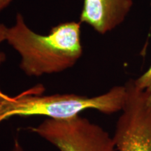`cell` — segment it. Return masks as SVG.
I'll use <instances>...</instances> for the list:
<instances>
[{
    "mask_svg": "<svg viewBox=\"0 0 151 151\" xmlns=\"http://www.w3.org/2000/svg\"><path fill=\"white\" fill-rule=\"evenodd\" d=\"M6 41L20 55V68L29 76L60 73L72 67L83 54L81 22H63L48 35L30 29L20 14L8 28Z\"/></svg>",
    "mask_w": 151,
    "mask_h": 151,
    "instance_id": "1",
    "label": "cell"
},
{
    "mask_svg": "<svg viewBox=\"0 0 151 151\" xmlns=\"http://www.w3.org/2000/svg\"><path fill=\"white\" fill-rule=\"evenodd\" d=\"M43 92V87L37 86L4 100L0 106V123L13 117L35 116L66 120L88 109L112 114L122 110L126 97L125 86H115L104 94L92 97L76 94L42 95Z\"/></svg>",
    "mask_w": 151,
    "mask_h": 151,
    "instance_id": "2",
    "label": "cell"
},
{
    "mask_svg": "<svg viewBox=\"0 0 151 151\" xmlns=\"http://www.w3.org/2000/svg\"><path fill=\"white\" fill-rule=\"evenodd\" d=\"M27 129L60 151H114L116 148L108 132L80 115L66 120L47 118Z\"/></svg>",
    "mask_w": 151,
    "mask_h": 151,
    "instance_id": "3",
    "label": "cell"
},
{
    "mask_svg": "<svg viewBox=\"0 0 151 151\" xmlns=\"http://www.w3.org/2000/svg\"><path fill=\"white\" fill-rule=\"evenodd\" d=\"M113 137L118 151H151V87L140 89L130 80Z\"/></svg>",
    "mask_w": 151,
    "mask_h": 151,
    "instance_id": "4",
    "label": "cell"
},
{
    "mask_svg": "<svg viewBox=\"0 0 151 151\" xmlns=\"http://www.w3.org/2000/svg\"><path fill=\"white\" fill-rule=\"evenodd\" d=\"M132 6V0H83L80 22L104 35L124 21Z\"/></svg>",
    "mask_w": 151,
    "mask_h": 151,
    "instance_id": "5",
    "label": "cell"
},
{
    "mask_svg": "<svg viewBox=\"0 0 151 151\" xmlns=\"http://www.w3.org/2000/svg\"><path fill=\"white\" fill-rule=\"evenodd\" d=\"M134 83L136 86L140 89H146L151 87V65L143 75L134 80Z\"/></svg>",
    "mask_w": 151,
    "mask_h": 151,
    "instance_id": "6",
    "label": "cell"
},
{
    "mask_svg": "<svg viewBox=\"0 0 151 151\" xmlns=\"http://www.w3.org/2000/svg\"><path fill=\"white\" fill-rule=\"evenodd\" d=\"M8 28L5 24L0 22V43H2L3 41H6L7 37V32H8ZM4 60V55L2 53L0 52V65Z\"/></svg>",
    "mask_w": 151,
    "mask_h": 151,
    "instance_id": "7",
    "label": "cell"
},
{
    "mask_svg": "<svg viewBox=\"0 0 151 151\" xmlns=\"http://www.w3.org/2000/svg\"><path fill=\"white\" fill-rule=\"evenodd\" d=\"M11 151H24L23 147H22L21 143L19 141L18 139H14V145Z\"/></svg>",
    "mask_w": 151,
    "mask_h": 151,
    "instance_id": "8",
    "label": "cell"
},
{
    "mask_svg": "<svg viewBox=\"0 0 151 151\" xmlns=\"http://www.w3.org/2000/svg\"><path fill=\"white\" fill-rule=\"evenodd\" d=\"M11 1L12 0H0V11L8 6Z\"/></svg>",
    "mask_w": 151,
    "mask_h": 151,
    "instance_id": "9",
    "label": "cell"
},
{
    "mask_svg": "<svg viewBox=\"0 0 151 151\" xmlns=\"http://www.w3.org/2000/svg\"><path fill=\"white\" fill-rule=\"evenodd\" d=\"M9 97H10V95L5 94L4 92H3L1 90H0V106H1V104H2V102L4 100L8 99Z\"/></svg>",
    "mask_w": 151,
    "mask_h": 151,
    "instance_id": "10",
    "label": "cell"
},
{
    "mask_svg": "<svg viewBox=\"0 0 151 151\" xmlns=\"http://www.w3.org/2000/svg\"><path fill=\"white\" fill-rule=\"evenodd\" d=\"M150 6H151V0H150Z\"/></svg>",
    "mask_w": 151,
    "mask_h": 151,
    "instance_id": "11",
    "label": "cell"
}]
</instances>
